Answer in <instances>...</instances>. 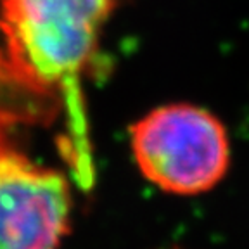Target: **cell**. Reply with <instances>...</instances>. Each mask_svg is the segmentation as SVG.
I'll use <instances>...</instances> for the list:
<instances>
[{"instance_id": "6da1fadb", "label": "cell", "mask_w": 249, "mask_h": 249, "mask_svg": "<svg viewBox=\"0 0 249 249\" xmlns=\"http://www.w3.org/2000/svg\"><path fill=\"white\" fill-rule=\"evenodd\" d=\"M114 0H0V30L7 51L28 78L55 87L68 113V154L82 187L93 182L82 73L97 47Z\"/></svg>"}, {"instance_id": "7a4b0ae2", "label": "cell", "mask_w": 249, "mask_h": 249, "mask_svg": "<svg viewBox=\"0 0 249 249\" xmlns=\"http://www.w3.org/2000/svg\"><path fill=\"white\" fill-rule=\"evenodd\" d=\"M132 151L142 175L171 194H201L225 175L229 137L211 113L191 104H170L132 126Z\"/></svg>"}, {"instance_id": "3957f363", "label": "cell", "mask_w": 249, "mask_h": 249, "mask_svg": "<svg viewBox=\"0 0 249 249\" xmlns=\"http://www.w3.org/2000/svg\"><path fill=\"white\" fill-rule=\"evenodd\" d=\"M70 211L59 171L0 144V249H59Z\"/></svg>"}]
</instances>
